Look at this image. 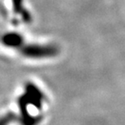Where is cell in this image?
<instances>
[{"instance_id": "1", "label": "cell", "mask_w": 125, "mask_h": 125, "mask_svg": "<svg viewBox=\"0 0 125 125\" xmlns=\"http://www.w3.org/2000/svg\"><path fill=\"white\" fill-rule=\"evenodd\" d=\"M19 52L30 58H44L57 55L58 53V48L54 45L23 44L19 50Z\"/></svg>"}, {"instance_id": "2", "label": "cell", "mask_w": 125, "mask_h": 125, "mask_svg": "<svg viewBox=\"0 0 125 125\" xmlns=\"http://www.w3.org/2000/svg\"><path fill=\"white\" fill-rule=\"evenodd\" d=\"M1 43L8 47H13L19 51L24 44L23 38L20 34L16 32H10L6 33L1 37Z\"/></svg>"}, {"instance_id": "3", "label": "cell", "mask_w": 125, "mask_h": 125, "mask_svg": "<svg viewBox=\"0 0 125 125\" xmlns=\"http://www.w3.org/2000/svg\"><path fill=\"white\" fill-rule=\"evenodd\" d=\"M13 5L15 7L16 12L21 13L20 15L22 16L23 19L25 22H29L31 19V17H30V14H27V11L23 8V6L22 4V0H13Z\"/></svg>"}, {"instance_id": "4", "label": "cell", "mask_w": 125, "mask_h": 125, "mask_svg": "<svg viewBox=\"0 0 125 125\" xmlns=\"http://www.w3.org/2000/svg\"><path fill=\"white\" fill-rule=\"evenodd\" d=\"M14 120V115L12 114H8L0 119V125H9Z\"/></svg>"}]
</instances>
